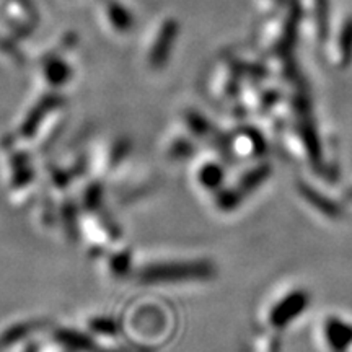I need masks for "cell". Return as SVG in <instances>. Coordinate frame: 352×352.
<instances>
[{
	"label": "cell",
	"instance_id": "cell-1",
	"mask_svg": "<svg viewBox=\"0 0 352 352\" xmlns=\"http://www.w3.org/2000/svg\"><path fill=\"white\" fill-rule=\"evenodd\" d=\"M217 267L210 259H186V261L153 263L139 271L144 284L204 283L214 279Z\"/></svg>",
	"mask_w": 352,
	"mask_h": 352
},
{
	"label": "cell",
	"instance_id": "cell-2",
	"mask_svg": "<svg viewBox=\"0 0 352 352\" xmlns=\"http://www.w3.org/2000/svg\"><path fill=\"white\" fill-rule=\"evenodd\" d=\"M310 305V292L302 287H292L279 294L267 303L264 310V324L270 331L280 333L305 314Z\"/></svg>",
	"mask_w": 352,
	"mask_h": 352
},
{
	"label": "cell",
	"instance_id": "cell-3",
	"mask_svg": "<svg viewBox=\"0 0 352 352\" xmlns=\"http://www.w3.org/2000/svg\"><path fill=\"white\" fill-rule=\"evenodd\" d=\"M222 139L223 144L220 145V151L226 155H235L243 158V160H259L266 151L263 134L256 129L240 127V129L233 131L232 134L222 135Z\"/></svg>",
	"mask_w": 352,
	"mask_h": 352
},
{
	"label": "cell",
	"instance_id": "cell-4",
	"mask_svg": "<svg viewBox=\"0 0 352 352\" xmlns=\"http://www.w3.org/2000/svg\"><path fill=\"white\" fill-rule=\"evenodd\" d=\"M318 334L328 352H347L352 346V323L341 316H323L320 321Z\"/></svg>",
	"mask_w": 352,
	"mask_h": 352
},
{
	"label": "cell",
	"instance_id": "cell-5",
	"mask_svg": "<svg viewBox=\"0 0 352 352\" xmlns=\"http://www.w3.org/2000/svg\"><path fill=\"white\" fill-rule=\"evenodd\" d=\"M296 188L298 197H302L308 208H311V210H315L321 217L328 220H340L342 214H344V210H342V208L336 201L328 197V195L324 196L320 189L311 186L307 182H297Z\"/></svg>",
	"mask_w": 352,
	"mask_h": 352
},
{
	"label": "cell",
	"instance_id": "cell-6",
	"mask_svg": "<svg viewBox=\"0 0 352 352\" xmlns=\"http://www.w3.org/2000/svg\"><path fill=\"white\" fill-rule=\"evenodd\" d=\"M222 157L209 155L201 158L195 170V179L197 186L204 191L214 195L217 189L226 184V166H223Z\"/></svg>",
	"mask_w": 352,
	"mask_h": 352
},
{
	"label": "cell",
	"instance_id": "cell-7",
	"mask_svg": "<svg viewBox=\"0 0 352 352\" xmlns=\"http://www.w3.org/2000/svg\"><path fill=\"white\" fill-rule=\"evenodd\" d=\"M271 165L267 164L266 160H263V158H259V160H254V164L250 165L248 168L240 171V173L236 175L232 186L235 188L241 196L246 197L267 182V178L271 176Z\"/></svg>",
	"mask_w": 352,
	"mask_h": 352
},
{
	"label": "cell",
	"instance_id": "cell-8",
	"mask_svg": "<svg viewBox=\"0 0 352 352\" xmlns=\"http://www.w3.org/2000/svg\"><path fill=\"white\" fill-rule=\"evenodd\" d=\"M212 197H214V206L217 208L219 212L222 214L235 212V210L241 206V202L245 201V196H241L240 192L232 186V184L230 186H226V184H223L222 188L214 192Z\"/></svg>",
	"mask_w": 352,
	"mask_h": 352
},
{
	"label": "cell",
	"instance_id": "cell-9",
	"mask_svg": "<svg viewBox=\"0 0 352 352\" xmlns=\"http://www.w3.org/2000/svg\"><path fill=\"white\" fill-rule=\"evenodd\" d=\"M168 158L171 160H184V158L191 157L195 153V144H192V138H188V135H179L171 140L168 145Z\"/></svg>",
	"mask_w": 352,
	"mask_h": 352
},
{
	"label": "cell",
	"instance_id": "cell-10",
	"mask_svg": "<svg viewBox=\"0 0 352 352\" xmlns=\"http://www.w3.org/2000/svg\"><path fill=\"white\" fill-rule=\"evenodd\" d=\"M351 195H352V188H351Z\"/></svg>",
	"mask_w": 352,
	"mask_h": 352
}]
</instances>
